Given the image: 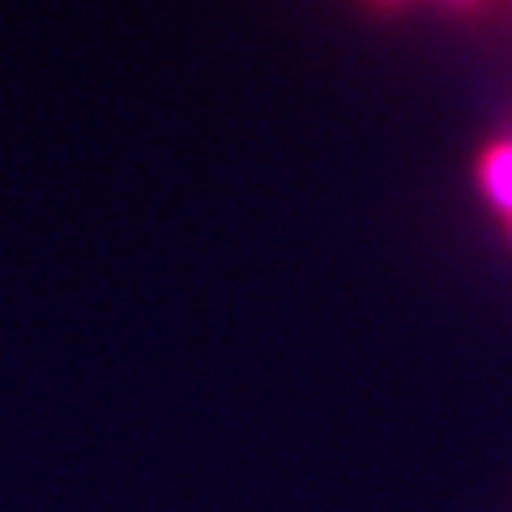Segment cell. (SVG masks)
<instances>
[{
	"label": "cell",
	"instance_id": "cell-2",
	"mask_svg": "<svg viewBox=\"0 0 512 512\" xmlns=\"http://www.w3.org/2000/svg\"><path fill=\"white\" fill-rule=\"evenodd\" d=\"M440 5L453 13H474V9H483V0H440Z\"/></svg>",
	"mask_w": 512,
	"mask_h": 512
},
{
	"label": "cell",
	"instance_id": "cell-3",
	"mask_svg": "<svg viewBox=\"0 0 512 512\" xmlns=\"http://www.w3.org/2000/svg\"><path fill=\"white\" fill-rule=\"evenodd\" d=\"M367 5H376V9H397V5H406V0H367Z\"/></svg>",
	"mask_w": 512,
	"mask_h": 512
},
{
	"label": "cell",
	"instance_id": "cell-1",
	"mask_svg": "<svg viewBox=\"0 0 512 512\" xmlns=\"http://www.w3.org/2000/svg\"><path fill=\"white\" fill-rule=\"evenodd\" d=\"M474 180L483 188V197L491 201L495 214H512V137H495L478 150Z\"/></svg>",
	"mask_w": 512,
	"mask_h": 512
},
{
	"label": "cell",
	"instance_id": "cell-4",
	"mask_svg": "<svg viewBox=\"0 0 512 512\" xmlns=\"http://www.w3.org/2000/svg\"><path fill=\"white\" fill-rule=\"evenodd\" d=\"M504 222H508V235H512V214H508V218H504Z\"/></svg>",
	"mask_w": 512,
	"mask_h": 512
}]
</instances>
